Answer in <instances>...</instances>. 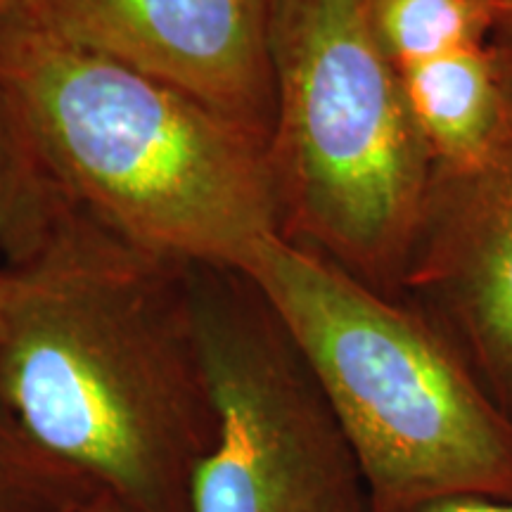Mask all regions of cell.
I'll return each instance as SVG.
<instances>
[{
    "mask_svg": "<svg viewBox=\"0 0 512 512\" xmlns=\"http://www.w3.org/2000/svg\"><path fill=\"white\" fill-rule=\"evenodd\" d=\"M415 512H512V501H489V498H446L425 505Z\"/></svg>",
    "mask_w": 512,
    "mask_h": 512,
    "instance_id": "12",
    "label": "cell"
},
{
    "mask_svg": "<svg viewBox=\"0 0 512 512\" xmlns=\"http://www.w3.org/2000/svg\"><path fill=\"white\" fill-rule=\"evenodd\" d=\"M268 43L280 233L354 275L399 271L425 230L434 162L368 0H271Z\"/></svg>",
    "mask_w": 512,
    "mask_h": 512,
    "instance_id": "4",
    "label": "cell"
},
{
    "mask_svg": "<svg viewBox=\"0 0 512 512\" xmlns=\"http://www.w3.org/2000/svg\"><path fill=\"white\" fill-rule=\"evenodd\" d=\"M0 81L83 214L126 245L242 271L283 235L266 138L62 41L27 3L0 19Z\"/></svg>",
    "mask_w": 512,
    "mask_h": 512,
    "instance_id": "2",
    "label": "cell"
},
{
    "mask_svg": "<svg viewBox=\"0 0 512 512\" xmlns=\"http://www.w3.org/2000/svg\"><path fill=\"white\" fill-rule=\"evenodd\" d=\"M434 174L460 176L482 162L508 107L510 74L479 46L396 67Z\"/></svg>",
    "mask_w": 512,
    "mask_h": 512,
    "instance_id": "8",
    "label": "cell"
},
{
    "mask_svg": "<svg viewBox=\"0 0 512 512\" xmlns=\"http://www.w3.org/2000/svg\"><path fill=\"white\" fill-rule=\"evenodd\" d=\"M505 67L508 107L489 152L467 174L432 185L420 280L444 287L486 370L512 396V67Z\"/></svg>",
    "mask_w": 512,
    "mask_h": 512,
    "instance_id": "7",
    "label": "cell"
},
{
    "mask_svg": "<svg viewBox=\"0 0 512 512\" xmlns=\"http://www.w3.org/2000/svg\"><path fill=\"white\" fill-rule=\"evenodd\" d=\"M494 3V50L503 62L512 67V0H491Z\"/></svg>",
    "mask_w": 512,
    "mask_h": 512,
    "instance_id": "13",
    "label": "cell"
},
{
    "mask_svg": "<svg viewBox=\"0 0 512 512\" xmlns=\"http://www.w3.org/2000/svg\"><path fill=\"white\" fill-rule=\"evenodd\" d=\"M43 27L247 131L273 124L271 0H24Z\"/></svg>",
    "mask_w": 512,
    "mask_h": 512,
    "instance_id": "6",
    "label": "cell"
},
{
    "mask_svg": "<svg viewBox=\"0 0 512 512\" xmlns=\"http://www.w3.org/2000/svg\"><path fill=\"white\" fill-rule=\"evenodd\" d=\"M8 290H10V271L5 266H0V318H3V306H5V299H8Z\"/></svg>",
    "mask_w": 512,
    "mask_h": 512,
    "instance_id": "15",
    "label": "cell"
},
{
    "mask_svg": "<svg viewBox=\"0 0 512 512\" xmlns=\"http://www.w3.org/2000/svg\"><path fill=\"white\" fill-rule=\"evenodd\" d=\"M22 3H24V0H0V19L8 15V12L19 8Z\"/></svg>",
    "mask_w": 512,
    "mask_h": 512,
    "instance_id": "16",
    "label": "cell"
},
{
    "mask_svg": "<svg viewBox=\"0 0 512 512\" xmlns=\"http://www.w3.org/2000/svg\"><path fill=\"white\" fill-rule=\"evenodd\" d=\"M240 273L323 389L366 472L373 512L512 501V415L430 323L283 235L261 242Z\"/></svg>",
    "mask_w": 512,
    "mask_h": 512,
    "instance_id": "3",
    "label": "cell"
},
{
    "mask_svg": "<svg viewBox=\"0 0 512 512\" xmlns=\"http://www.w3.org/2000/svg\"><path fill=\"white\" fill-rule=\"evenodd\" d=\"M216 437L192 512H373L358 456L247 275L185 266Z\"/></svg>",
    "mask_w": 512,
    "mask_h": 512,
    "instance_id": "5",
    "label": "cell"
},
{
    "mask_svg": "<svg viewBox=\"0 0 512 512\" xmlns=\"http://www.w3.org/2000/svg\"><path fill=\"white\" fill-rule=\"evenodd\" d=\"M86 216L15 95L0 81V254L5 268L34 264Z\"/></svg>",
    "mask_w": 512,
    "mask_h": 512,
    "instance_id": "9",
    "label": "cell"
},
{
    "mask_svg": "<svg viewBox=\"0 0 512 512\" xmlns=\"http://www.w3.org/2000/svg\"><path fill=\"white\" fill-rule=\"evenodd\" d=\"M76 512H138L131 505H126L121 498L107 494V491H95L86 503Z\"/></svg>",
    "mask_w": 512,
    "mask_h": 512,
    "instance_id": "14",
    "label": "cell"
},
{
    "mask_svg": "<svg viewBox=\"0 0 512 512\" xmlns=\"http://www.w3.org/2000/svg\"><path fill=\"white\" fill-rule=\"evenodd\" d=\"M0 394L62 463L138 512H192L216 437L185 266L91 216L8 268Z\"/></svg>",
    "mask_w": 512,
    "mask_h": 512,
    "instance_id": "1",
    "label": "cell"
},
{
    "mask_svg": "<svg viewBox=\"0 0 512 512\" xmlns=\"http://www.w3.org/2000/svg\"><path fill=\"white\" fill-rule=\"evenodd\" d=\"M100 491L27 430L0 394V512H76Z\"/></svg>",
    "mask_w": 512,
    "mask_h": 512,
    "instance_id": "11",
    "label": "cell"
},
{
    "mask_svg": "<svg viewBox=\"0 0 512 512\" xmlns=\"http://www.w3.org/2000/svg\"><path fill=\"white\" fill-rule=\"evenodd\" d=\"M368 10L396 67L486 46L494 31L491 0H368Z\"/></svg>",
    "mask_w": 512,
    "mask_h": 512,
    "instance_id": "10",
    "label": "cell"
}]
</instances>
